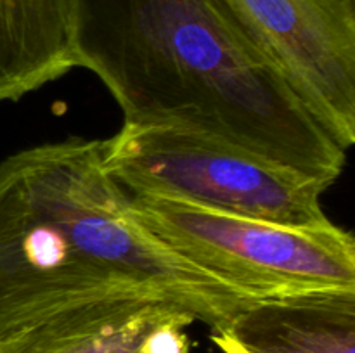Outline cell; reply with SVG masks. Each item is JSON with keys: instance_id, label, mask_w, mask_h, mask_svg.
I'll use <instances>...</instances> for the list:
<instances>
[{"instance_id": "cell-7", "label": "cell", "mask_w": 355, "mask_h": 353, "mask_svg": "<svg viewBox=\"0 0 355 353\" xmlns=\"http://www.w3.org/2000/svg\"><path fill=\"white\" fill-rule=\"evenodd\" d=\"M224 353H355V289L260 298L211 329Z\"/></svg>"}, {"instance_id": "cell-1", "label": "cell", "mask_w": 355, "mask_h": 353, "mask_svg": "<svg viewBox=\"0 0 355 353\" xmlns=\"http://www.w3.org/2000/svg\"><path fill=\"white\" fill-rule=\"evenodd\" d=\"M75 66L127 125L191 132L335 183L343 151L227 0H78Z\"/></svg>"}, {"instance_id": "cell-8", "label": "cell", "mask_w": 355, "mask_h": 353, "mask_svg": "<svg viewBox=\"0 0 355 353\" xmlns=\"http://www.w3.org/2000/svg\"><path fill=\"white\" fill-rule=\"evenodd\" d=\"M78 0H0V102L71 71Z\"/></svg>"}, {"instance_id": "cell-5", "label": "cell", "mask_w": 355, "mask_h": 353, "mask_svg": "<svg viewBox=\"0 0 355 353\" xmlns=\"http://www.w3.org/2000/svg\"><path fill=\"white\" fill-rule=\"evenodd\" d=\"M326 134L355 142V0H227Z\"/></svg>"}, {"instance_id": "cell-2", "label": "cell", "mask_w": 355, "mask_h": 353, "mask_svg": "<svg viewBox=\"0 0 355 353\" xmlns=\"http://www.w3.org/2000/svg\"><path fill=\"white\" fill-rule=\"evenodd\" d=\"M128 199L103 141L45 142L0 163V334L114 300L173 301L214 329L260 300L170 251Z\"/></svg>"}, {"instance_id": "cell-3", "label": "cell", "mask_w": 355, "mask_h": 353, "mask_svg": "<svg viewBox=\"0 0 355 353\" xmlns=\"http://www.w3.org/2000/svg\"><path fill=\"white\" fill-rule=\"evenodd\" d=\"M103 147L107 173L130 196L297 227L331 224L322 210L331 183L255 152L177 128L127 123Z\"/></svg>"}, {"instance_id": "cell-4", "label": "cell", "mask_w": 355, "mask_h": 353, "mask_svg": "<svg viewBox=\"0 0 355 353\" xmlns=\"http://www.w3.org/2000/svg\"><path fill=\"white\" fill-rule=\"evenodd\" d=\"M128 208L170 251L252 298L355 289V239L333 221L297 227L156 196Z\"/></svg>"}, {"instance_id": "cell-6", "label": "cell", "mask_w": 355, "mask_h": 353, "mask_svg": "<svg viewBox=\"0 0 355 353\" xmlns=\"http://www.w3.org/2000/svg\"><path fill=\"white\" fill-rule=\"evenodd\" d=\"M194 322L173 301H101L2 332L0 353H189Z\"/></svg>"}]
</instances>
